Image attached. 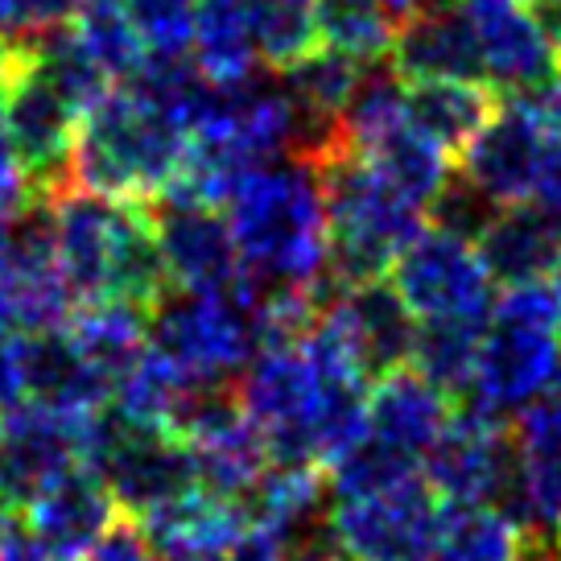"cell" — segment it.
<instances>
[{"mask_svg":"<svg viewBox=\"0 0 561 561\" xmlns=\"http://www.w3.org/2000/svg\"><path fill=\"white\" fill-rule=\"evenodd\" d=\"M46 198L54 219V264L79 306L133 301L149 310L170 289L145 203L107 198L70 182Z\"/></svg>","mask_w":561,"mask_h":561,"instance_id":"1","label":"cell"},{"mask_svg":"<svg viewBox=\"0 0 561 561\" xmlns=\"http://www.w3.org/2000/svg\"><path fill=\"white\" fill-rule=\"evenodd\" d=\"M228 224L244 273L261 285L310 289L331 268V228L322 182L310 161L277 158L252 165L228 194Z\"/></svg>","mask_w":561,"mask_h":561,"instance_id":"2","label":"cell"},{"mask_svg":"<svg viewBox=\"0 0 561 561\" xmlns=\"http://www.w3.org/2000/svg\"><path fill=\"white\" fill-rule=\"evenodd\" d=\"M186 145L191 133L165 107L140 95L133 83H116L100 104L79 116L70 186L124 203H153L182 174Z\"/></svg>","mask_w":561,"mask_h":561,"instance_id":"3","label":"cell"},{"mask_svg":"<svg viewBox=\"0 0 561 561\" xmlns=\"http://www.w3.org/2000/svg\"><path fill=\"white\" fill-rule=\"evenodd\" d=\"M264 289L248 273L219 294L165 289L149 306V351L182 380H236L264 347Z\"/></svg>","mask_w":561,"mask_h":561,"instance_id":"4","label":"cell"},{"mask_svg":"<svg viewBox=\"0 0 561 561\" xmlns=\"http://www.w3.org/2000/svg\"><path fill=\"white\" fill-rule=\"evenodd\" d=\"M314 170L331 228V273L343 285L385 280L401 248L421 231L425 210L392 191L385 174L347 145L318 161Z\"/></svg>","mask_w":561,"mask_h":561,"instance_id":"5","label":"cell"},{"mask_svg":"<svg viewBox=\"0 0 561 561\" xmlns=\"http://www.w3.org/2000/svg\"><path fill=\"white\" fill-rule=\"evenodd\" d=\"M446 504L425 474L397 488L334 500L331 525L351 561H430Z\"/></svg>","mask_w":561,"mask_h":561,"instance_id":"6","label":"cell"},{"mask_svg":"<svg viewBox=\"0 0 561 561\" xmlns=\"http://www.w3.org/2000/svg\"><path fill=\"white\" fill-rule=\"evenodd\" d=\"M392 285L404 298V306L421 318H488L495 301V280L479 248L462 236H450L442 228H421L401 256L392 261Z\"/></svg>","mask_w":561,"mask_h":561,"instance_id":"7","label":"cell"},{"mask_svg":"<svg viewBox=\"0 0 561 561\" xmlns=\"http://www.w3.org/2000/svg\"><path fill=\"white\" fill-rule=\"evenodd\" d=\"M145 207L153 219L161 261L170 273V289L219 294V289H231L244 280V261H240V248H236L224 207L178 191L158 194Z\"/></svg>","mask_w":561,"mask_h":561,"instance_id":"8","label":"cell"},{"mask_svg":"<svg viewBox=\"0 0 561 561\" xmlns=\"http://www.w3.org/2000/svg\"><path fill=\"white\" fill-rule=\"evenodd\" d=\"M558 376L561 347L553 327H520V322L488 318L471 388L458 397V404H471L495 421H512L520 417Z\"/></svg>","mask_w":561,"mask_h":561,"instance_id":"9","label":"cell"},{"mask_svg":"<svg viewBox=\"0 0 561 561\" xmlns=\"http://www.w3.org/2000/svg\"><path fill=\"white\" fill-rule=\"evenodd\" d=\"M516 467V434L508 421H495L471 404H458L446 434L421 458L425 483L438 491L442 504H479L495 508Z\"/></svg>","mask_w":561,"mask_h":561,"instance_id":"10","label":"cell"},{"mask_svg":"<svg viewBox=\"0 0 561 561\" xmlns=\"http://www.w3.org/2000/svg\"><path fill=\"white\" fill-rule=\"evenodd\" d=\"M0 104H4V124H9L13 158H18L21 174L30 178L34 194L62 191L70 182V153H75L79 112L37 79L30 58L4 83Z\"/></svg>","mask_w":561,"mask_h":561,"instance_id":"11","label":"cell"},{"mask_svg":"<svg viewBox=\"0 0 561 561\" xmlns=\"http://www.w3.org/2000/svg\"><path fill=\"white\" fill-rule=\"evenodd\" d=\"M318 318L331 327V334L347 347V355L368 380H380L388 371L413 364L421 331L417 314L404 306L388 277L368 280V285H347Z\"/></svg>","mask_w":561,"mask_h":561,"instance_id":"12","label":"cell"},{"mask_svg":"<svg viewBox=\"0 0 561 561\" xmlns=\"http://www.w3.org/2000/svg\"><path fill=\"white\" fill-rule=\"evenodd\" d=\"M545 140L549 133L525 95H504L491 121L479 128V137L462 149V174L500 207L528 203L545 158Z\"/></svg>","mask_w":561,"mask_h":561,"instance_id":"13","label":"cell"},{"mask_svg":"<svg viewBox=\"0 0 561 561\" xmlns=\"http://www.w3.org/2000/svg\"><path fill=\"white\" fill-rule=\"evenodd\" d=\"M79 421L42 404H18L0 421V504L25 512L54 479L79 467Z\"/></svg>","mask_w":561,"mask_h":561,"instance_id":"14","label":"cell"},{"mask_svg":"<svg viewBox=\"0 0 561 561\" xmlns=\"http://www.w3.org/2000/svg\"><path fill=\"white\" fill-rule=\"evenodd\" d=\"M479 54H483V79L504 95H528L561 75L558 50L545 42L537 18L525 4L512 0H467Z\"/></svg>","mask_w":561,"mask_h":561,"instance_id":"15","label":"cell"},{"mask_svg":"<svg viewBox=\"0 0 561 561\" xmlns=\"http://www.w3.org/2000/svg\"><path fill=\"white\" fill-rule=\"evenodd\" d=\"M392 70L401 79H474L483 83V54L462 0H438L397 25Z\"/></svg>","mask_w":561,"mask_h":561,"instance_id":"16","label":"cell"},{"mask_svg":"<svg viewBox=\"0 0 561 561\" xmlns=\"http://www.w3.org/2000/svg\"><path fill=\"white\" fill-rule=\"evenodd\" d=\"M145 533V541L158 549L161 561H203L224 558L236 537L248 528L244 508L207 488H186L174 500H165L145 516H133Z\"/></svg>","mask_w":561,"mask_h":561,"instance_id":"17","label":"cell"},{"mask_svg":"<svg viewBox=\"0 0 561 561\" xmlns=\"http://www.w3.org/2000/svg\"><path fill=\"white\" fill-rule=\"evenodd\" d=\"M21 376H25V404L54 409L70 421L91 417L112 401V388L83 359L67 327L21 334Z\"/></svg>","mask_w":561,"mask_h":561,"instance_id":"18","label":"cell"},{"mask_svg":"<svg viewBox=\"0 0 561 561\" xmlns=\"http://www.w3.org/2000/svg\"><path fill=\"white\" fill-rule=\"evenodd\" d=\"M25 516L54 558H83L121 520V508L100 474L88 467H70L25 508Z\"/></svg>","mask_w":561,"mask_h":561,"instance_id":"19","label":"cell"},{"mask_svg":"<svg viewBox=\"0 0 561 561\" xmlns=\"http://www.w3.org/2000/svg\"><path fill=\"white\" fill-rule=\"evenodd\" d=\"M450 417V397L438 385H430L417 368L388 371L368 392V434L417 462L446 434Z\"/></svg>","mask_w":561,"mask_h":561,"instance_id":"20","label":"cell"},{"mask_svg":"<svg viewBox=\"0 0 561 561\" xmlns=\"http://www.w3.org/2000/svg\"><path fill=\"white\" fill-rule=\"evenodd\" d=\"M474 248L495 285L545 280L561 252V224L537 203H512L495 210V219L483 228Z\"/></svg>","mask_w":561,"mask_h":561,"instance_id":"21","label":"cell"},{"mask_svg":"<svg viewBox=\"0 0 561 561\" xmlns=\"http://www.w3.org/2000/svg\"><path fill=\"white\" fill-rule=\"evenodd\" d=\"M500 107V95L474 79H421L404 95V116L425 140L446 153H458L479 137V128Z\"/></svg>","mask_w":561,"mask_h":561,"instance_id":"22","label":"cell"},{"mask_svg":"<svg viewBox=\"0 0 561 561\" xmlns=\"http://www.w3.org/2000/svg\"><path fill=\"white\" fill-rule=\"evenodd\" d=\"M67 331L104 385L116 388L149 351V310L133 301H95L75 310Z\"/></svg>","mask_w":561,"mask_h":561,"instance_id":"23","label":"cell"},{"mask_svg":"<svg viewBox=\"0 0 561 561\" xmlns=\"http://www.w3.org/2000/svg\"><path fill=\"white\" fill-rule=\"evenodd\" d=\"M191 58L219 88L244 83L261 70V50L252 37L244 0H194Z\"/></svg>","mask_w":561,"mask_h":561,"instance_id":"24","label":"cell"},{"mask_svg":"<svg viewBox=\"0 0 561 561\" xmlns=\"http://www.w3.org/2000/svg\"><path fill=\"white\" fill-rule=\"evenodd\" d=\"M25 58H30V67H34L37 79H42L54 95H62L79 116L91 112L107 91L116 88L112 75L91 58V50L79 42V34H75L70 25H58V30H46V34L30 37V42H25Z\"/></svg>","mask_w":561,"mask_h":561,"instance_id":"25","label":"cell"},{"mask_svg":"<svg viewBox=\"0 0 561 561\" xmlns=\"http://www.w3.org/2000/svg\"><path fill=\"white\" fill-rule=\"evenodd\" d=\"M364 70L368 67L355 62L351 54L334 50V46H314L310 54H301L298 62L277 70V79L306 121L339 124L343 107L364 79Z\"/></svg>","mask_w":561,"mask_h":561,"instance_id":"26","label":"cell"},{"mask_svg":"<svg viewBox=\"0 0 561 561\" xmlns=\"http://www.w3.org/2000/svg\"><path fill=\"white\" fill-rule=\"evenodd\" d=\"M359 158L376 165L385 182L392 186L397 194H404L413 207L430 210L434 203V194L446 186V178H450V153L438 149L434 140H425L413 128V124L404 121L397 133H388L380 145H371L368 153H359Z\"/></svg>","mask_w":561,"mask_h":561,"instance_id":"27","label":"cell"},{"mask_svg":"<svg viewBox=\"0 0 561 561\" xmlns=\"http://www.w3.org/2000/svg\"><path fill=\"white\" fill-rule=\"evenodd\" d=\"M483 331H488V318H434V322H421L409 368H417L446 397H462L471 388Z\"/></svg>","mask_w":561,"mask_h":561,"instance_id":"28","label":"cell"},{"mask_svg":"<svg viewBox=\"0 0 561 561\" xmlns=\"http://www.w3.org/2000/svg\"><path fill=\"white\" fill-rule=\"evenodd\" d=\"M397 25L385 0H318V37L364 67L392 58Z\"/></svg>","mask_w":561,"mask_h":561,"instance_id":"29","label":"cell"},{"mask_svg":"<svg viewBox=\"0 0 561 561\" xmlns=\"http://www.w3.org/2000/svg\"><path fill=\"white\" fill-rule=\"evenodd\" d=\"M520 528L504 512L479 504H446L430 561H516Z\"/></svg>","mask_w":561,"mask_h":561,"instance_id":"30","label":"cell"},{"mask_svg":"<svg viewBox=\"0 0 561 561\" xmlns=\"http://www.w3.org/2000/svg\"><path fill=\"white\" fill-rule=\"evenodd\" d=\"M70 30L91 50V58L112 75V83H128L149 58L128 21L124 0H79Z\"/></svg>","mask_w":561,"mask_h":561,"instance_id":"31","label":"cell"},{"mask_svg":"<svg viewBox=\"0 0 561 561\" xmlns=\"http://www.w3.org/2000/svg\"><path fill=\"white\" fill-rule=\"evenodd\" d=\"M261 62L285 70L318 46V0H244Z\"/></svg>","mask_w":561,"mask_h":561,"instance_id":"32","label":"cell"},{"mask_svg":"<svg viewBox=\"0 0 561 561\" xmlns=\"http://www.w3.org/2000/svg\"><path fill=\"white\" fill-rule=\"evenodd\" d=\"M322 471H327L334 500H347V495H371V491L397 488L404 479L421 474V462L385 446V442H376L371 434H364L359 442H351L339 458H331Z\"/></svg>","mask_w":561,"mask_h":561,"instance_id":"33","label":"cell"},{"mask_svg":"<svg viewBox=\"0 0 561 561\" xmlns=\"http://www.w3.org/2000/svg\"><path fill=\"white\" fill-rule=\"evenodd\" d=\"M149 58H191L194 0H124Z\"/></svg>","mask_w":561,"mask_h":561,"instance_id":"34","label":"cell"},{"mask_svg":"<svg viewBox=\"0 0 561 561\" xmlns=\"http://www.w3.org/2000/svg\"><path fill=\"white\" fill-rule=\"evenodd\" d=\"M495 210L500 203L488 198V194L474 186L467 174H450L446 178V186L434 194V203H430V224L442 231H450V236H462V240H479L483 228H488L491 219H495Z\"/></svg>","mask_w":561,"mask_h":561,"instance_id":"35","label":"cell"},{"mask_svg":"<svg viewBox=\"0 0 561 561\" xmlns=\"http://www.w3.org/2000/svg\"><path fill=\"white\" fill-rule=\"evenodd\" d=\"M516 442L533 450H558L561 455V376L545 388L537 401L516 417Z\"/></svg>","mask_w":561,"mask_h":561,"instance_id":"36","label":"cell"},{"mask_svg":"<svg viewBox=\"0 0 561 561\" xmlns=\"http://www.w3.org/2000/svg\"><path fill=\"white\" fill-rule=\"evenodd\" d=\"M83 561H161V558H158V549L145 541V533H140L137 520H124L121 516V520L83 553Z\"/></svg>","mask_w":561,"mask_h":561,"instance_id":"37","label":"cell"},{"mask_svg":"<svg viewBox=\"0 0 561 561\" xmlns=\"http://www.w3.org/2000/svg\"><path fill=\"white\" fill-rule=\"evenodd\" d=\"M50 549L37 541L25 512L0 508V561H46Z\"/></svg>","mask_w":561,"mask_h":561,"instance_id":"38","label":"cell"},{"mask_svg":"<svg viewBox=\"0 0 561 561\" xmlns=\"http://www.w3.org/2000/svg\"><path fill=\"white\" fill-rule=\"evenodd\" d=\"M25 404V376H21V334H0V413Z\"/></svg>","mask_w":561,"mask_h":561,"instance_id":"39","label":"cell"},{"mask_svg":"<svg viewBox=\"0 0 561 561\" xmlns=\"http://www.w3.org/2000/svg\"><path fill=\"white\" fill-rule=\"evenodd\" d=\"M533 203L549 210L561 224V137L545 140V158L537 170V186H533Z\"/></svg>","mask_w":561,"mask_h":561,"instance_id":"40","label":"cell"},{"mask_svg":"<svg viewBox=\"0 0 561 561\" xmlns=\"http://www.w3.org/2000/svg\"><path fill=\"white\" fill-rule=\"evenodd\" d=\"M533 18L541 25L545 42H549L561 58V0H533Z\"/></svg>","mask_w":561,"mask_h":561,"instance_id":"41","label":"cell"},{"mask_svg":"<svg viewBox=\"0 0 561 561\" xmlns=\"http://www.w3.org/2000/svg\"><path fill=\"white\" fill-rule=\"evenodd\" d=\"M21 67H25V42L0 34V91H4V83H9Z\"/></svg>","mask_w":561,"mask_h":561,"instance_id":"42","label":"cell"},{"mask_svg":"<svg viewBox=\"0 0 561 561\" xmlns=\"http://www.w3.org/2000/svg\"><path fill=\"white\" fill-rule=\"evenodd\" d=\"M0 334H21L18 289H13V280L9 277H0Z\"/></svg>","mask_w":561,"mask_h":561,"instance_id":"43","label":"cell"},{"mask_svg":"<svg viewBox=\"0 0 561 561\" xmlns=\"http://www.w3.org/2000/svg\"><path fill=\"white\" fill-rule=\"evenodd\" d=\"M430 4H438V0H385V9L392 13L397 21L413 18V13H421V9H430Z\"/></svg>","mask_w":561,"mask_h":561,"instance_id":"44","label":"cell"},{"mask_svg":"<svg viewBox=\"0 0 561 561\" xmlns=\"http://www.w3.org/2000/svg\"><path fill=\"white\" fill-rule=\"evenodd\" d=\"M18 158H13V145H9V124H4V104H0V170H13Z\"/></svg>","mask_w":561,"mask_h":561,"instance_id":"45","label":"cell"},{"mask_svg":"<svg viewBox=\"0 0 561 561\" xmlns=\"http://www.w3.org/2000/svg\"><path fill=\"white\" fill-rule=\"evenodd\" d=\"M0 34L18 37V0H0Z\"/></svg>","mask_w":561,"mask_h":561,"instance_id":"46","label":"cell"},{"mask_svg":"<svg viewBox=\"0 0 561 561\" xmlns=\"http://www.w3.org/2000/svg\"><path fill=\"white\" fill-rule=\"evenodd\" d=\"M549 285L558 289V298H561V252H558V261H553V273H549Z\"/></svg>","mask_w":561,"mask_h":561,"instance_id":"47","label":"cell"},{"mask_svg":"<svg viewBox=\"0 0 561 561\" xmlns=\"http://www.w3.org/2000/svg\"><path fill=\"white\" fill-rule=\"evenodd\" d=\"M46 561H75V558H54V553H50V558H46Z\"/></svg>","mask_w":561,"mask_h":561,"instance_id":"48","label":"cell"},{"mask_svg":"<svg viewBox=\"0 0 561 561\" xmlns=\"http://www.w3.org/2000/svg\"><path fill=\"white\" fill-rule=\"evenodd\" d=\"M512 4H533V0H512Z\"/></svg>","mask_w":561,"mask_h":561,"instance_id":"49","label":"cell"},{"mask_svg":"<svg viewBox=\"0 0 561 561\" xmlns=\"http://www.w3.org/2000/svg\"><path fill=\"white\" fill-rule=\"evenodd\" d=\"M558 347H561V322H558Z\"/></svg>","mask_w":561,"mask_h":561,"instance_id":"50","label":"cell"},{"mask_svg":"<svg viewBox=\"0 0 561 561\" xmlns=\"http://www.w3.org/2000/svg\"><path fill=\"white\" fill-rule=\"evenodd\" d=\"M203 561H228V558H203Z\"/></svg>","mask_w":561,"mask_h":561,"instance_id":"51","label":"cell"},{"mask_svg":"<svg viewBox=\"0 0 561 561\" xmlns=\"http://www.w3.org/2000/svg\"><path fill=\"white\" fill-rule=\"evenodd\" d=\"M0 421H4V413H0Z\"/></svg>","mask_w":561,"mask_h":561,"instance_id":"52","label":"cell"},{"mask_svg":"<svg viewBox=\"0 0 561 561\" xmlns=\"http://www.w3.org/2000/svg\"><path fill=\"white\" fill-rule=\"evenodd\" d=\"M0 508H4V504H0Z\"/></svg>","mask_w":561,"mask_h":561,"instance_id":"53","label":"cell"},{"mask_svg":"<svg viewBox=\"0 0 561 561\" xmlns=\"http://www.w3.org/2000/svg\"><path fill=\"white\" fill-rule=\"evenodd\" d=\"M347 561H351V558H347Z\"/></svg>","mask_w":561,"mask_h":561,"instance_id":"54","label":"cell"}]
</instances>
